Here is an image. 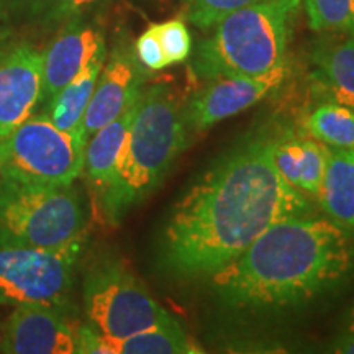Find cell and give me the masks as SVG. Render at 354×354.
I'll return each mask as SVG.
<instances>
[{"mask_svg": "<svg viewBox=\"0 0 354 354\" xmlns=\"http://www.w3.org/2000/svg\"><path fill=\"white\" fill-rule=\"evenodd\" d=\"M274 140L225 154L176 203L162 227L159 266L169 276L209 279L277 221L312 207L274 161Z\"/></svg>", "mask_w": 354, "mask_h": 354, "instance_id": "1", "label": "cell"}, {"mask_svg": "<svg viewBox=\"0 0 354 354\" xmlns=\"http://www.w3.org/2000/svg\"><path fill=\"white\" fill-rule=\"evenodd\" d=\"M354 269V238L330 218L277 221L240 256L209 277L225 307L279 312L342 286Z\"/></svg>", "mask_w": 354, "mask_h": 354, "instance_id": "2", "label": "cell"}, {"mask_svg": "<svg viewBox=\"0 0 354 354\" xmlns=\"http://www.w3.org/2000/svg\"><path fill=\"white\" fill-rule=\"evenodd\" d=\"M187 127L174 88L141 91L117 171L99 197L107 223L118 225L162 183L187 145Z\"/></svg>", "mask_w": 354, "mask_h": 354, "instance_id": "3", "label": "cell"}, {"mask_svg": "<svg viewBox=\"0 0 354 354\" xmlns=\"http://www.w3.org/2000/svg\"><path fill=\"white\" fill-rule=\"evenodd\" d=\"M300 6L302 0H261L230 13L198 43L194 74L203 81L261 76L284 64Z\"/></svg>", "mask_w": 354, "mask_h": 354, "instance_id": "4", "label": "cell"}, {"mask_svg": "<svg viewBox=\"0 0 354 354\" xmlns=\"http://www.w3.org/2000/svg\"><path fill=\"white\" fill-rule=\"evenodd\" d=\"M88 209L74 184L0 179V245L55 250L87 236Z\"/></svg>", "mask_w": 354, "mask_h": 354, "instance_id": "5", "label": "cell"}, {"mask_svg": "<svg viewBox=\"0 0 354 354\" xmlns=\"http://www.w3.org/2000/svg\"><path fill=\"white\" fill-rule=\"evenodd\" d=\"M87 141L64 131L41 113L0 140V179L43 185H69L82 174Z\"/></svg>", "mask_w": 354, "mask_h": 354, "instance_id": "6", "label": "cell"}, {"mask_svg": "<svg viewBox=\"0 0 354 354\" xmlns=\"http://www.w3.org/2000/svg\"><path fill=\"white\" fill-rule=\"evenodd\" d=\"M88 325L109 338L177 323L120 261H104L86 274L82 284Z\"/></svg>", "mask_w": 354, "mask_h": 354, "instance_id": "7", "label": "cell"}, {"mask_svg": "<svg viewBox=\"0 0 354 354\" xmlns=\"http://www.w3.org/2000/svg\"><path fill=\"white\" fill-rule=\"evenodd\" d=\"M86 238L55 250L0 245V305L64 310Z\"/></svg>", "mask_w": 354, "mask_h": 354, "instance_id": "8", "label": "cell"}, {"mask_svg": "<svg viewBox=\"0 0 354 354\" xmlns=\"http://www.w3.org/2000/svg\"><path fill=\"white\" fill-rule=\"evenodd\" d=\"M43 50L26 39H0V140L41 104Z\"/></svg>", "mask_w": 354, "mask_h": 354, "instance_id": "9", "label": "cell"}, {"mask_svg": "<svg viewBox=\"0 0 354 354\" xmlns=\"http://www.w3.org/2000/svg\"><path fill=\"white\" fill-rule=\"evenodd\" d=\"M289 63L261 76H233L214 79L201 88L183 110L185 127L203 131L221 120L253 107L284 84L289 76Z\"/></svg>", "mask_w": 354, "mask_h": 354, "instance_id": "10", "label": "cell"}, {"mask_svg": "<svg viewBox=\"0 0 354 354\" xmlns=\"http://www.w3.org/2000/svg\"><path fill=\"white\" fill-rule=\"evenodd\" d=\"M136 59L135 50L125 39L115 43L107 53L97 79L94 94L82 120V138L88 140L99 128L115 120L133 105L141 94L146 73Z\"/></svg>", "mask_w": 354, "mask_h": 354, "instance_id": "11", "label": "cell"}, {"mask_svg": "<svg viewBox=\"0 0 354 354\" xmlns=\"http://www.w3.org/2000/svg\"><path fill=\"white\" fill-rule=\"evenodd\" d=\"M8 315L0 338L6 354L77 353L76 330L64 310L50 305H19Z\"/></svg>", "mask_w": 354, "mask_h": 354, "instance_id": "12", "label": "cell"}, {"mask_svg": "<svg viewBox=\"0 0 354 354\" xmlns=\"http://www.w3.org/2000/svg\"><path fill=\"white\" fill-rule=\"evenodd\" d=\"M57 28L43 50L41 104L73 81L99 53L107 51L104 32L88 17L73 19Z\"/></svg>", "mask_w": 354, "mask_h": 354, "instance_id": "13", "label": "cell"}, {"mask_svg": "<svg viewBox=\"0 0 354 354\" xmlns=\"http://www.w3.org/2000/svg\"><path fill=\"white\" fill-rule=\"evenodd\" d=\"M77 353L94 354H197L202 348L179 323L149 328L125 338H109L92 326L76 330Z\"/></svg>", "mask_w": 354, "mask_h": 354, "instance_id": "14", "label": "cell"}, {"mask_svg": "<svg viewBox=\"0 0 354 354\" xmlns=\"http://www.w3.org/2000/svg\"><path fill=\"white\" fill-rule=\"evenodd\" d=\"M136 104H138V99L120 117L99 128L87 140L82 174L86 177L87 184L91 185V189L99 197L112 180L115 171H117L128 130H130L133 117L136 113Z\"/></svg>", "mask_w": 354, "mask_h": 354, "instance_id": "15", "label": "cell"}, {"mask_svg": "<svg viewBox=\"0 0 354 354\" xmlns=\"http://www.w3.org/2000/svg\"><path fill=\"white\" fill-rule=\"evenodd\" d=\"M317 86L330 102L354 110V37L323 39L313 48Z\"/></svg>", "mask_w": 354, "mask_h": 354, "instance_id": "16", "label": "cell"}, {"mask_svg": "<svg viewBox=\"0 0 354 354\" xmlns=\"http://www.w3.org/2000/svg\"><path fill=\"white\" fill-rule=\"evenodd\" d=\"M107 51L99 53L69 84L57 91L44 104L39 105V113L64 131H79L82 135V120L88 102L94 94L97 79L104 68Z\"/></svg>", "mask_w": 354, "mask_h": 354, "instance_id": "17", "label": "cell"}, {"mask_svg": "<svg viewBox=\"0 0 354 354\" xmlns=\"http://www.w3.org/2000/svg\"><path fill=\"white\" fill-rule=\"evenodd\" d=\"M322 209L343 228L354 230V151L330 148L318 197Z\"/></svg>", "mask_w": 354, "mask_h": 354, "instance_id": "18", "label": "cell"}, {"mask_svg": "<svg viewBox=\"0 0 354 354\" xmlns=\"http://www.w3.org/2000/svg\"><path fill=\"white\" fill-rule=\"evenodd\" d=\"M305 127L313 140L330 148L354 151V110L325 102L310 112Z\"/></svg>", "mask_w": 354, "mask_h": 354, "instance_id": "19", "label": "cell"}, {"mask_svg": "<svg viewBox=\"0 0 354 354\" xmlns=\"http://www.w3.org/2000/svg\"><path fill=\"white\" fill-rule=\"evenodd\" d=\"M313 32L354 37V0H302Z\"/></svg>", "mask_w": 354, "mask_h": 354, "instance_id": "20", "label": "cell"}, {"mask_svg": "<svg viewBox=\"0 0 354 354\" xmlns=\"http://www.w3.org/2000/svg\"><path fill=\"white\" fill-rule=\"evenodd\" d=\"M328 156L330 146L317 140H299V189L302 192L318 197Z\"/></svg>", "mask_w": 354, "mask_h": 354, "instance_id": "21", "label": "cell"}, {"mask_svg": "<svg viewBox=\"0 0 354 354\" xmlns=\"http://www.w3.org/2000/svg\"><path fill=\"white\" fill-rule=\"evenodd\" d=\"M261 0H180L185 19L201 30H209L228 17Z\"/></svg>", "mask_w": 354, "mask_h": 354, "instance_id": "22", "label": "cell"}, {"mask_svg": "<svg viewBox=\"0 0 354 354\" xmlns=\"http://www.w3.org/2000/svg\"><path fill=\"white\" fill-rule=\"evenodd\" d=\"M154 30L166 55L167 64H177L187 59L192 51V38L184 20H167L165 24L154 25Z\"/></svg>", "mask_w": 354, "mask_h": 354, "instance_id": "23", "label": "cell"}, {"mask_svg": "<svg viewBox=\"0 0 354 354\" xmlns=\"http://www.w3.org/2000/svg\"><path fill=\"white\" fill-rule=\"evenodd\" d=\"M110 2L112 0H55L38 24L48 30L57 28L73 19L88 17L99 12Z\"/></svg>", "mask_w": 354, "mask_h": 354, "instance_id": "24", "label": "cell"}, {"mask_svg": "<svg viewBox=\"0 0 354 354\" xmlns=\"http://www.w3.org/2000/svg\"><path fill=\"white\" fill-rule=\"evenodd\" d=\"M133 50H135L136 59L140 61V64L146 71H161L169 66L167 64L165 51H162L161 43H159L154 25L149 26L148 30H145L136 38L135 44H133Z\"/></svg>", "mask_w": 354, "mask_h": 354, "instance_id": "25", "label": "cell"}, {"mask_svg": "<svg viewBox=\"0 0 354 354\" xmlns=\"http://www.w3.org/2000/svg\"><path fill=\"white\" fill-rule=\"evenodd\" d=\"M274 161L281 176L290 185L299 189V140L276 141Z\"/></svg>", "mask_w": 354, "mask_h": 354, "instance_id": "26", "label": "cell"}, {"mask_svg": "<svg viewBox=\"0 0 354 354\" xmlns=\"http://www.w3.org/2000/svg\"><path fill=\"white\" fill-rule=\"evenodd\" d=\"M55 0H10V19L13 21H39Z\"/></svg>", "mask_w": 354, "mask_h": 354, "instance_id": "27", "label": "cell"}, {"mask_svg": "<svg viewBox=\"0 0 354 354\" xmlns=\"http://www.w3.org/2000/svg\"><path fill=\"white\" fill-rule=\"evenodd\" d=\"M331 351L339 353V354H354V307L349 313V320L342 331V335L338 336V339L331 346Z\"/></svg>", "mask_w": 354, "mask_h": 354, "instance_id": "28", "label": "cell"}, {"mask_svg": "<svg viewBox=\"0 0 354 354\" xmlns=\"http://www.w3.org/2000/svg\"><path fill=\"white\" fill-rule=\"evenodd\" d=\"M10 26V0H0V39L7 38Z\"/></svg>", "mask_w": 354, "mask_h": 354, "instance_id": "29", "label": "cell"}]
</instances>
